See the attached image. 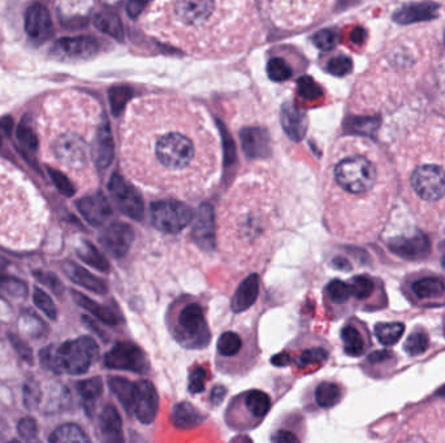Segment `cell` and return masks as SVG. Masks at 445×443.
Listing matches in <instances>:
<instances>
[{
    "mask_svg": "<svg viewBox=\"0 0 445 443\" xmlns=\"http://www.w3.org/2000/svg\"><path fill=\"white\" fill-rule=\"evenodd\" d=\"M98 355V343L90 337L68 341L54 351L53 370L56 373L66 372L73 376L84 375L96 363Z\"/></svg>",
    "mask_w": 445,
    "mask_h": 443,
    "instance_id": "obj_1",
    "label": "cell"
},
{
    "mask_svg": "<svg viewBox=\"0 0 445 443\" xmlns=\"http://www.w3.org/2000/svg\"><path fill=\"white\" fill-rule=\"evenodd\" d=\"M174 337L188 348H203L210 342V329L202 305L198 302H186L176 314Z\"/></svg>",
    "mask_w": 445,
    "mask_h": 443,
    "instance_id": "obj_2",
    "label": "cell"
},
{
    "mask_svg": "<svg viewBox=\"0 0 445 443\" xmlns=\"http://www.w3.org/2000/svg\"><path fill=\"white\" fill-rule=\"evenodd\" d=\"M155 156L165 169L181 172L192 165L196 158V147L184 134L167 133L155 143Z\"/></svg>",
    "mask_w": 445,
    "mask_h": 443,
    "instance_id": "obj_3",
    "label": "cell"
},
{
    "mask_svg": "<svg viewBox=\"0 0 445 443\" xmlns=\"http://www.w3.org/2000/svg\"><path fill=\"white\" fill-rule=\"evenodd\" d=\"M337 185L350 194H365L372 189L376 171L363 156H352L338 162L335 168Z\"/></svg>",
    "mask_w": 445,
    "mask_h": 443,
    "instance_id": "obj_4",
    "label": "cell"
},
{
    "mask_svg": "<svg viewBox=\"0 0 445 443\" xmlns=\"http://www.w3.org/2000/svg\"><path fill=\"white\" fill-rule=\"evenodd\" d=\"M150 215L152 225L170 234L184 230L194 217L190 207L174 199L154 202L150 207Z\"/></svg>",
    "mask_w": 445,
    "mask_h": 443,
    "instance_id": "obj_5",
    "label": "cell"
},
{
    "mask_svg": "<svg viewBox=\"0 0 445 443\" xmlns=\"http://www.w3.org/2000/svg\"><path fill=\"white\" fill-rule=\"evenodd\" d=\"M105 366L111 369L131 370L145 375L150 370V363L141 348L131 342H119L105 355Z\"/></svg>",
    "mask_w": 445,
    "mask_h": 443,
    "instance_id": "obj_6",
    "label": "cell"
},
{
    "mask_svg": "<svg viewBox=\"0 0 445 443\" xmlns=\"http://www.w3.org/2000/svg\"><path fill=\"white\" fill-rule=\"evenodd\" d=\"M109 190L113 202L125 216L140 221L145 214V203L141 194L128 184L119 173L111 176Z\"/></svg>",
    "mask_w": 445,
    "mask_h": 443,
    "instance_id": "obj_7",
    "label": "cell"
},
{
    "mask_svg": "<svg viewBox=\"0 0 445 443\" xmlns=\"http://www.w3.org/2000/svg\"><path fill=\"white\" fill-rule=\"evenodd\" d=\"M414 191L427 202H436L445 195V172L436 165H422L412 176Z\"/></svg>",
    "mask_w": 445,
    "mask_h": 443,
    "instance_id": "obj_8",
    "label": "cell"
},
{
    "mask_svg": "<svg viewBox=\"0 0 445 443\" xmlns=\"http://www.w3.org/2000/svg\"><path fill=\"white\" fill-rule=\"evenodd\" d=\"M55 158L71 169H80L87 165V146L76 134H64L53 144Z\"/></svg>",
    "mask_w": 445,
    "mask_h": 443,
    "instance_id": "obj_9",
    "label": "cell"
},
{
    "mask_svg": "<svg viewBox=\"0 0 445 443\" xmlns=\"http://www.w3.org/2000/svg\"><path fill=\"white\" fill-rule=\"evenodd\" d=\"M134 241V230L125 223H112L106 227L100 237L99 243L115 259L124 258L131 249Z\"/></svg>",
    "mask_w": 445,
    "mask_h": 443,
    "instance_id": "obj_10",
    "label": "cell"
},
{
    "mask_svg": "<svg viewBox=\"0 0 445 443\" xmlns=\"http://www.w3.org/2000/svg\"><path fill=\"white\" fill-rule=\"evenodd\" d=\"M98 48V42L91 37H69L59 39L51 54L59 60H87L97 54Z\"/></svg>",
    "mask_w": 445,
    "mask_h": 443,
    "instance_id": "obj_11",
    "label": "cell"
},
{
    "mask_svg": "<svg viewBox=\"0 0 445 443\" xmlns=\"http://www.w3.org/2000/svg\"><path fill=\"white\" fill-rule=\"evenodd\" d=\"M159 408V397L154 384L142 379L136 384V394H134V407L133 413L138 419V422L149 425L152 424Z\"/></svg>",
    "mask_w": 445,
    "mask_h": 443,
    "instance_id": "obj_12",
    "label": "cell"
},
{
    "mask_svg": "<svg viewBox=\"0 0 445 443\" xmlns=\"http://www.w3.org/2000/svg\"><path fill=\"white\" fill-rule=\"evenodd\" d=\"M214 6V0H176L174 15L185 25L199 26L210 20Z\"/></svg>",
    "mask_w": 445,
    "mask_h": 443,
    "instance_id": "obj_13",
    "label": "cell"
},
{
    "mask_svg": "<svg viewBox=\"0 0 445 443\" xmlns=\"http://www.w3.org/2000/svg\"><path fill=\"white\" fill-rule=\"evenodd\" d=\"M25 30L34 41L44 42L54 32L53 20L48 10L42 4H33L25 15Z\"/></svg>",
    "mask_w": 445,
    "mask_h": 443,
    "instance_id": "obj_14",
    "label": "cell"
},
{
    "mask_svg": "<svg viewBox=\"0 0 445 443\" xmlns=\"http://www.w3.org/2000/svg\"><path fill=\"white\" fill-rule=\"evenodd\" d=\"M192 236L199 249L211 251L215 247L214 209L210 205H202L198 208Z\"/></svg>",
    "mask_w": 445,
    "mask_h": 443,
    "instance_id": "obj_15",
    "label": "cell"
},
{
    "mask_svg": "<svg viewBox=\"0 0 445 443\" xmlns=\"http://www.w3.org/2000/svg\"><path fill=\"white\" fill-rule=\"evenodd\" d=\"M77 208L82 217L93 227L103 225L112 214L109 200L102 194L90 195L80 199L77 202Z\"/></svg>",
    "mask_w": 445,
    "mask_h": 443,
    "instance_id": "obj_16",
    "label": "cell"
},
{
    "mask_svg": "<svg viewBox=\"0 0 445 443\" xmlns=\"http://www.w3.org/2000/svg\"><path fill=\"white\" fill-rule=\"evenodd\" d=\"M239 138L242 150L250 159L266 158L271 152L270 134L263 128H245L241 130Z\"/></svg>",
    "mask_w": 445,
    "mask_h": 443,
    "instance_id": "obj_17",
    "label": "cell"
},
{
    "mask_svg": "<svg viewBox=\"0 0 445 443\" xmlns=\"http://www.w3.org/2000/svg\"><path fill=\"white\" fill-rule=\"evenodd\" d=\"M280 121L282 130L292 141L300 142L304 140L307 131V117L301 109H296L291 103L284 104Z\"/></svg>",
    "mask_w": 445,
    "mask_h": 443,
    "instance_id": "obj_18",
    "label": "cell"
},
{
    "mask_svg": "<svg viewBox=\"0 0 445 443\" xmlns=\"http://www.w3.org/2000/svg\"><path fill=\"white\" fill-rule=\"evenodd\" d=\"M63 270L66 274V277L72 282H75L78 286L85 288L87 290L91 292H96L98 295H105L109 292L107 283L91 274L89 270L80 267L73 261H66L63 264Z\"/></svg>",
    "mask_w": 445,
    "mask_h": 443,
    "instance_id": "obj_19",
    "label": "cell"
},
{
    "mask_svg": "<svg viewBox=\"0 0 445 443\" xmlns=\"http://www.w3.org/2000/svg\"><path fill=\"white\" fill-rule=\"evenodd\" d=\"M258 295H260V277L258 274L254 273L241 282L237 292L232 299V311L239 314L249 310L257 301Z\"/></svg>",
    "mask_w": 445,
    "mask_h": 443,
    "instance_id": "obj_20",
    "label": "cell"
},
{
    "mask_svg": "<svg viewBox=\"0 0 445 443\" xmlns=\"http://www.w3.org/2000/svg\"><path fill=\"white\" fill-rule=\"evenodd\" d=\"M113 155H115L113 140H112L109 124L106 122L99 128L94 149H93V158L99 169H106L113 160Z\"/></svg>",
    "mask_w": 445,
    "mask_h": 443,
    "instance_id": "obj_21",
    "label": "cell"
},
{
    "mask_svg": "<svg viewBox=\"0 0 445 443\" xmlns=\"http://www.w3.org/2000/svg\"><path fill=\"white\" fill-rule=\"evenodd\" d=\"M172 424L177 429L188 431L199 426L202 422L206 420V416L199 411L189 402H181L176 404L171 415Z\"/></svg>",
    "mask_w": 445,
    "mask_h": 443,
    "instance_id": "obj_22",
    "label": "cell"
},
{
    "mask_svg": "<svg viewBox=\"0 0 445 443\" xmlns=\"http://www.w3.org/2000/svg\"><path fill=\"white\" fill-rule=\"evenodd\" d=\"M72 296L78 305H81L84 310H87L89 314L97 317L99 321L109 325V326H116L119 324V314H116L113 310L91 301L90 298H87V295H84L82 292H76V290L72 292Z\"/></svg>",
    "mask_w": 445,
    "mask_h": 443,
    "instance_id": "obj_23",
    "label": "cell"
},
{
    "mask_svg": "<svg viewBox=\"0 0 445 443\" xmlns=\"http://www.w3.org/2000/svg\"><path fill=\"white\" fill-rule=\"evenodd\" d=\"M391 249L402 258H408V259L421 258L428 251V242L424 236L399 238L392 242Z\"/></svg>",
    "mask_w": 445,
    "mask_h": 443,
    "instance_id": "obj_24",
    "label": "cell"
},
{
    "mask_svg": "<svg viewBox=\"0 0 445 443\" xmlns=\"http://www.w3.org/2000/svg\"><path fill=\"white\" fill-rule=\"evenodd\" d=\"M242 402L248 410V413L255 422H261L271 408V398L267 393L262 390H250L242 395Z\"/></svg>",
    "mask_w": 445,
    "mask_h": 443,
    "instance_id": "obj_25",
    "label": "cell"
},
{
    "mask_svg": "<svg viewBox=\"0 0 445 443\" xmlns=\"http://www.w3.org/2000/svg\"><path fill=\"white\" fill-rule=\"evenodd\" d=\"M109 386L112 394L119 399L124 410L131 413L134 407V394H136V384L124 377H109Z\"/></svg>",
    "mask_w": 445,
    "mask_h": 443,
    "instance_id": "obj_26",
    "label": "cell"
},
{
    "mask_svg": "<svg viewBox=\"0 0 445 443\" xmlns=\"http://www.w3.org/2000/svg\"><path fill=\"white\" fill-rule=\"evenodd\" d=\"M77 255L84 263H87V265L100 270L103 273L109 272V260L106 259L99 252L98 249L93 243H90L89 241H82L80 243V246L77 247Z\"/></svg>",
    "mask_w": 445,
    "mask_h": 443,
    "instance_id": "obj_27",
    "label": "cell"
},
{
    "mask_svg": "<svg viewBox=\"0 0 445 443\" xmlns=\"http://www.w3.org/2000/svg\"><path fill=\"white\" fill-rule=\"evenodd\" d=\"M436 10H437V7L435 4H428V3L406 6L397 13L396 20H399L402 23L428 20V19L434 17Z\"/></svg>",
    "mask_w": 445,
    "mask_h": 443,
    "instance_id": "obj_28",
    "label": "cell"
},
{
    "mask_svg": "<svg viewBox=\"0 0 445 443\" xmlns=\"http://www.w3.org/2000/svg\"><path fill=\"white\" fill-rule=\"evenodd\" d=\"M99 426L102 433L109 438H119L121 435V417L115 406L107 404L99 417Z\"/></svg>",
    "mask_w": 445,
    "mask_h": 443,
    "instance_id": "obj_29",
    "label": "cell"
},
{
    "mask_svg": "<svg viewBox=\"0 0 445 443\" xmlns=\"http://www.w3.org/2000/svg\"><path fill=\"white\" fill-rule=\"evenodd\" d=\"M341 339L349 357H361L365 352V339L356 326L345 325L341 330Z\"/></svg>",
    "mask_w": 445,
    "mask_h": 443,
    "instance_id": "obj_30",
    "label": "cell"
},
{
    "mask_svg": "<svg viewBox=\"0 0 445 443\" xmlns=\"http://www.w3.org/2000/svg\"><path fill=\"white\" fill-rule=\"evenodd\" d=\"M412 292L419 299H434L445 292V283L436 277H426L412 283Z\"/></svg>",
    "mask_w": 445,
    "mask_h": 443,
    "instance_id": "obj_31",
    "label": "cell"
},
{
    "mask_svg": "<svg viewBox=\"0 0 445 443\" xmlns=\"http://www.w3.org/2000/svg\"><path fill=\"white\" fill-rule=\"evenodd\" d=\"M341 399V389L335 382L325 381L315 390V402L320 408H331Z\"/></svg>",
    "mask_w": 445,
    "mask_h": 443,
    "instance_id": "obj_32",
    "label": "cell"
},
{
    "mask_svg": "<svg viewBox=\"0 0 445 443\" xmlns=\"http://www.w3.org/2000/svg\"><path fill=\"white\" fill-rule=\"evenodd\" d=\"M96 28L105 34H109V37L122 41L124 38V28L120 21L119 17L115 13L103 12L99 13L94 20Z\"/></svg>",
    "mask_w": 445,
    "mask_h": 443,
    "instance_id": "obj_33",
    "label": "cell"
},
{
    "mask_svg": "<svg viewBox=\"0 0 445 443\" xmlns=\"http://www.w3.org/2000/svg\"><path fill=\"white\" fill-rule=\"evenodd\" d=\"M89 437L76 424H66L59 426L50 435V442H89Z\"/></svg>",
    "mask_w": 445,
    "mask_h": 443,
    "instance_id": "obj_34",
    "label": "cell"
},
{
    "mask_svg": "<svg viewBox=\"0 0 445 443\" xmlns=\"http://www.w3.org/2000/svg\"><path fill=\"white\" fill-rule=\"evenodd\" d=\"M242 338L235 332H226L217 339V354L221 357H233L242 350Z\"/></svg>",
    "mask_w": 445,
    "mask_h": 443,
    "instance_id": "obj_35",
    "label": "cell"
},
{
    "mask_svg": "<svg viewBox=\"0 0 445 443\" xmlns=\"http://www.w3.org/2000/svg\"><path fill=\"white\" fill-rule=\"evenodd\" d=\"M403 325L400 323H381L375 326V335L384 346H392L399 342L403 334Z\"/></svg>",
    "mask_w": 445,
    "mask_h": 443,
    "instance_id": "obj_36",
    "label": "cell"
},
{
    "mask_svg": "<svg viewBox=\"0 0 445 443\" xmlns=\"http://www.w3.org/2000/svg\"><path fill=\"white\" fill-rule=\"evenodd\" d=\"M77 391L87 403H94L103 393V382L100 377L80 381L77 384Z\"/></svg>",
    "mask_w": 445,
    "mask_h": 443,
    "instance_id": "obj_37",
    "label": "cell"
},
{
    "mask_svg": "<svg viewBox=\"0 0 445 443\" xmlns=\"http://www.w3.org/2000/svg\"><path fill=\"white\" fill-rule=\"evenodd\" d=\"M0 289L16 298H25L29 294L25 282L8 276L4 270H0Z\"/></svg>",
    "mask_w": 445,
    "mask_h": 443,
    "instance_id": "obj_38",
    "label": "cell"
},
{
    "mask_svg": "<svg viewBox=\"0 0 445 443\" xmlns=\"http://www.w3.org/2000/svg\"><path fill=\"white\" fill-rule=\"evenodd\" d=\"M131 97V90L128 86H115L109 88V104L115 116H118L121 113V111L125 109Z\"/></svg>",
    "mask_w": 445,
    "mask_h": 443,
    "instance_id": "obj_39",
    "label": "cell"
},
{
    "mask_svg": "<svg viewBox=\"0 0 445 443\" xmlns=\"http://www.w3.org/2000/svg\"><path fill=\"white\" fill-rule=\"evenodd\" d=\"M267 75L275 82H284L292 77L293 70L285 60L273 57L267 64Z\"/></svg>",
    "mask_w": 445,
    "mask_h": 443,
    "instance_id": "obj_40",
    "label": "cell"
},
{
    "mask_svg": "<svg viewBox=\"0 0 445 443\" xmlns=\"http://www.w3.org/2000/svg\"><path fill=\"white\" fill-rule=\"evenodd\" d=\"M326 292L329 301L335 304H344L352 296L349 283L340 281V280H334V281L329 282L327 285Z\"/></svg>",
    "mask_w": 445,
    "mask_h": 443,
    "instance_id": "obj_41",
    "label": "cell"
},
{
    "mask_svg": "<svg viewBox=\"0 0 445 443\" xmlns=\"http://www.w3.org/2000/svg\"><path fill=\"white\" fill-rule=\"evenodd\" d=\"M17 138L24 147H26L30 151H35L38 149V137L34 131L33 126L30 125V121L28 117L22 120L17 128Z\"/></svg>",
    "mask_w": 445,
    "mask_h": 443,
    "instance_id": "obj_42",
    "label": "cell"
},
{
    "mask_svg": "<svg viewBox=\"0 0 445 443\" xmlns=\"http://www.w3.org/2000/svg\"><path fill=\"white\" fill-rule=\"evenodd\" d=\"M350 292L354 298L359 301L367 299L374 292V281L370 279L369 276H357L354 277L350 283Z\"/></svg>",
    "mask_w": 445,
    "mask_h": 443,
    "instance_id": "obj_43",
    "label": "cell"
},
{
    "mask_svg": "<svg viewBox=\"0 0 445 443\" xmlns=\"http://www.w3.org/2000/svg\"><path fill=\"white\" fill-rule=\"evenodd\" d=\"M428 335L424 332H414L408 337L405 342V350L409 355L417 357L424 354V351L428 348Z\"/></svg>",
    "mask_w": 445,
    "mask_h": 443,
    "instance_id": "obj_44",
    "label": "cell"
},
{
    "mask_svg": "<svg viewBox=\"0 0 445 443\" xmlns=\"http://www.w3.org/2000/svg\"><path fill=\"white\" fill-rule=\"evenodd\" d=\"M327 357H328V352L325 348H320V347L306 348L298 357L297 366L300 368H307L314 366V364H320V363L326 361Z\"/></svg>",
    "mask_w": 445,
    "mask_h": 443,
    "instance_id": "obj_45",
    "label": "cell"
},
{
    "mask_svg": "<svg viewBox=\"0 0 445 443\" xmlns=\"http://www.w3.org/2000/svg\"><path fill=\"white\" fill-rule=\"evenodd\" d=\"M33 301L34 304L44 312L48 319L51 320H56L57 317V311H56V305L55 303L53 302V299L50 298L48 294L39 289V288H35L33 292Z\"/></svg>",
    "mask_w": 445,
    "mask_h": 443,
    "instance_id": "obj_46",
    "label": "cell"
},
{
    "mask_svg": "<svg viewBox=\"0 0 445 443\" xmlns=\"http://www.w3.org/2000/svg\"><path fill=\"white\" fill-rule=\"evenodd\" d=\"M315 46L322 51H329L336 47L338 44V34L335 30L325 29L316 32L313 37Z\"/></svg>",
    "mask_w": 445,
    "mask_h": 443,
    "instance_id": "obj_47",
    "label": "cell"
},
{
    "mask_svg": "<svg viewBox=\"0 0 445 443\" xmlns=\"http://www.w3.org/2000/svg\"><path fill=\"white\" fill-rule=\"evenodd\" d=\"M353 68V63L352 60L344 56V55H340V56H336L334 59H331L327 64V70L334 75V76L343 77L350 73Z\"/></svg>",
    "mask_w": 445,
    "mask_h": 443,
    "instance_id": "obj_48",
    "label": "cell"
},
{
    "mask_svg": "<svg viewBox=\"0 0 445 443\" xmlns=\"http://www.w3.org/2000/svg\"><path fill=\"white\" fill-rule=\"evenodd\" d=\"M48 173H50V177L51 180L54 181L55 186L56 189L66 196H73L76 194V189L73 184L69 181V178L66 177V174L56 171L54 168H48Z\"/></svg>",
    "mask_w": 445,
    "mask_h": 443,
    "instance_id": "obj_49",
    "label": "cell"
},
{
    "mask_svg": "<svg viewBox=\"0 0 445 443\" xmlns=\"http://www.w3.org/2000/svg\"><path fill=\"white\" fill-rule=\"evenodd\" d=\"M298 94L306 100H314L322 97V88L313 81V78L305 76L298 79Z\"/></svg>",
    "mask_w": 445,
    "mask_h": 443,
    "instance_id": "obj_50",
    "label": "cell"
},
{
    "mask_svg": "<svg viewBox=\"0 0 445 443\" xmlns=\"http://www.w3.org/2000/svg\"><path fill=\"white\" fill-rule=\"evenodd\" d=\"M207 370L203 367H194L189 375V385L188 390L192 394H199L205 390L206 385Z\"/></svg>",
    "mask_w": 445,
    "mask_h": 443,
    "instance_id": "obj_51",
    "label": "cell"
},
{
    "mask_svg": "<svg viewBox=\"0 0 445 443\" xmlns=\"http://www.w3.org/2000/svg\"><path fill=\"white\" fill-rule=\"evenodd\" d=\"M34 277L41 282L42 285H44L46 288H48L51 292H54L55 295H62L63 283L56 277V274H54V273L44 272V270H35Z\"/></svg>",
    "mask_w": 445,
    "mask_h": 443,
    "instance_id": "obj_52",
    "label": "cell"
},
{
    "mask_svg": "<svg viewBox=\"0 0 445 443\" xmlns=\"http://www.w3.org/2000/svg\"><path fill=\"white\" fill-rule=\"evenodd\" d=\"M17 432L22 440L32 441L38 434V425L33 417H24L17 424Z\"/></svg>",
    "mask_w": 445,
    "mask_h": 443,
    "instance_id": "obj_53",
    "label": "cell"
},
{
    "mask_svg": "<svg viewBox=\"0 0 445 443\" xmlns=\"http://www.w3.org/2000/svg\"><path fill=\"white\" fill-rule=\"evenodd\" d=\"M41 402V390L33 384H26L24 386V406L28 410H34Z\"/></svg>",
    "mask_w": 445,
    "mask_h": 443,
    "instance_id": "obj_54",
    "label": "cell"
},
{
    "mask_svg": "<svg viewBox=\"0 0 445 443\" xmlns=\"http://www.w3.org/2000/svg\"><path fill=\"white\" fill-rule=\"evenodd\" d=\"M8 337H10L12 346L15 347L16 352L20 355L22 360L29 363V364H33V352H32V348L29 347V345L16 334H12L11 333Z\"/></svg>",
    "mask_w": 445,
    "mask_h": 443,
    "instance_id": "obj_55",
    "label": "cell"
},
{
    "mask_svg": "<svg viewBox=\"0 0 445 443\" xmlns=\"http://www.w3.org/2000/svg\"><path fill=\"white\" fill-rule=\"evenodd\" d=\"M272 442L278 443H294L298 442V437L292 432L288 431H278L271 437Z\"/></svg>",
    "mask_w": 445,
    "mask_h": 443,
    "instance_id": "obj_56",
    "label": "cell"
},
{
    "mask_svg": "<svg viewBox=\"0 0 445 443\" xmlns=\"http://www.w3.org/2000/svg\"><path fill=\"white\" fill-rule=\"evenodd\" d=\"M149 0H129L127 4V12L131 19H136L146 7Z\"/></svg>",
    "mask_w": 445,
    "mask_h": 443,
    "instance_id": "obj_57",
    "label": "cell"
},
{
    "mask_svg": "<svg viewBox=\"0 0 445 443\" xmlns=\"http://www.w3.org/2000/svg\"><path fill=\"white\" fill-rule=\"evenodd\" d=\"M226 394H227V389H226L224 386L217 385V386H215V388L212 389V391H211V395H210L211 403H212L214 406H219V404L223 402V399H224Z\"/></svg>",
    "mask_w": 445,
    "mask_h": 443,
    "instance_id": "obj_58",
    "label": "cell"
},
{
    "mask_svg": "<svg viewBox=\"0 0 445 443\" xmlns=\"http://www.w3.org/2000/svg\"><path fill=\"white\" fill-rule=\"evenodd\" d=\"M291 361H292V359L287 352H282V354L272 357V364H275L278 367H285V366L291 364Z\"/></svg>",
    "mask_w": 445,
    "mask_h": 443,
    "instance_id": "obj_59",
    "label": "cell"
},
{
    "mask_svg": "<svg viewBox=\"0 0 445 443\" xmlns=\"http://www.w3.org/2000/svg\"><path fill=\"white\" fill-rule=\"evenodd\" d=\"M365 37H366V34H365V32H363L362 29H356V30L353 32V34H352V41H353L354 44H362L363 39H365Z\"/></svg>",
    "mask_w": 445,
    "mask_h": 443,
    "instance_id": "obj_60",
    "label": "cell"
},
{
    "mask_svg": "<svg viewBox=\"0 0 445 443\" xmlns=\"http://www.w3.org/2000/svg\"><path fill=\"white\" fill-rule=\"evenodd\" d=\"M334 264L336 265V268H340V270H349V263L345 259L337 258V259L334 260Z\"/></svg>",
    "mask_w": 445,
    "mask_h": 443,
    "instance_id": "obj_61",
    "label": "cell"
},
{
    "mask_svg": "<svg viewBox=\"0 0 445 443\" xmlns=\"http://www.w3.org/2000/svg\"><path fill=\"white\" fill-rule=\"evenodd\" d=\"M442 265H443V268L445 270V255L443 256V259H442Z\"/></svg>",
    "mask_w": 445,
    "mask_h": 443,
    "instance_id": "obj_62",
    "label": "cell"
},
{
    "mask_svg": "<svg viewBox=\"0 0 445 443\" xmlns=\"http://www.w3.org/2000/svg\"><path fill=\"white\" fill-rule=\"evenodd\" d=\"M0 146H1V134H0Z\"/></svg>",
    "mask_w": 445,
    "mask_h": 443,
    "instance_id": "obj_63",
    "label": "cell"
}]
</instances>
